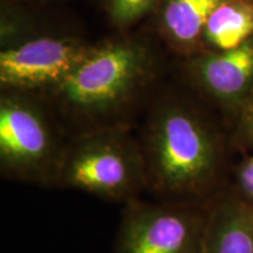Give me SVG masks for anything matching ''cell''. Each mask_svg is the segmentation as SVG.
Listing matches in <instances>:
<instances>
[{
	"label": "cell",
	"instance_id": "obj_1",
	"mask_svg": "<svg viewBox=\"0 0 253 253\" xmlns=\"http://www.w3.org/2000/svg\"><path fill=\"white\" fill-rule=\"evenodd\" d=\"M156 74V54L147 42L115 38L91 45L66 80L41 96L86 131L116 126Z\"/></svg>",
	"mask_w": 253,
	"mask_h": 253
},
{
	"label": "cell",
	"instance_id": "obj_2",
	"mask_svg": "<svg viewBox=\"0 0 253 253\" xmlns=\"http://www.w3.org/2000/svg\"><path fill=\"white\" fill-rule=\"evenodd\" d=\"M147 181L157 192L186 197L203 191L219 163V143L204 116L179 95L156 101L145 122Z\"/></svg>",
	"mask_w": 253,
	"mask_h": 253
},
{
	"label": "cell",
	"instance_id": "obj_3",
	"mask_svg": "<svg viewBox=\"0 0 253 253\" xmlns=\"http://www.w3.org/2000/svg\"><path fill=\"white\" fill-rule=\"evenodd\" d=\"M53 183L112 201H126L148 184L141 143L123 126L79 134L66 145Z\"/></svg>",
	"mask_w": 253,
	"mask_h": 253
},
{
	"label": "cell",
	"instance_id": "obj_4",
	"mask_svg": "<svg viewBox=\"0 0 253 253\" xmlns=\"http://www.w3.org/2000/svg\"><path fill=\"white\" fill-rule=\"evenodd\" d=\"M66 145L48 101L39 94L1 90L0 166L6 176L52 183Z\"/></svg>",
	"mask_w": 253,
	"mask_h": 253
},
{
	"label": "cell",
	"instance_id": "obj_5",
	"mask_svg": "<svg viewBox=\"0 0 253 253\" xmlns=\"http://www.w3.org/2000/svg\"><path fill=\"white\" fill-rule=\"evenodd\" d=\"M90 46L78 37L43 30L0 46L1 90L42 95L54 89L84 58Z\"/></svg>",
	"mask_w": 253,
	"mask_h": 253
},
{
	"label": "cell",
	"instance_id": "obj_6",
	"mask_svg": "<svg viewBox=\"0 0 253 253\" xmlns=\"http://www.w3.org/2000/svg\"><path fill=\"white\" fill-rule=\"evenodd\" d=\"M208 218L191 205L130 202L118 236V253H202Z\"/></svg>",
	"mask_w": 253,
	"mask_h": 253
},
{
	"label": "cell",
	"instance_id": "obj_7",
	"mask_svg": "<svg viewBox=\"0 0 253 253\" xmlns=\"http://www.w3.org/2000/svg\"><path fill=\"white\" fill-rule=\"evenodd\" d=\"M183 74L192 88L238 115L253 91V37L237 48L205 50L184 59Z\"/></svg>",
	"mask_w": 253,
	"mask_h": 253
},
{
	"label": "cell",
	"instance_id": "obj_8",
	"mask_svg": "<svg viewBox=\"0 0 253 253\" xmlns=\"http://www.w3.org/2000/svg\"><path fill=\"white\" fill-rule=\"evenodd\" d=\"M225 0H161L156 11V30L161 39L182 58L204 50L203 34L209 18Z\"/></svg>",
	"mask_w": 253,
	"mask_h": 253
},
{
	"label": "cell",
	"instance_id": "obj_9",
	"mask_svg": "<svg viewBox=\"0 0 253 253\" xmlns=\"http://www.w3.org/2000/svg\"><path fill=\"white\" fill-rule=\"evenodd\" d=\"M202 253H253V207L230 199L208 217Z\"/></svg>",
	"mask_w": 253,
	"mask_h": 253
},
{
	"label": "cell",
	"instance_id": "obj_10",
	"mask_svg": "<svg viewBox=\"0 0 253 253\" xmlns=\"http://www.w3.org/2000/svg\"><path fill=\"white\" fill-rule=\"evenodd\" d=\"M252 37L253 0H225L209 18L203 34V52L237 48Z\"/></svg>",
	"mask_w": 253,
	"mask_h": 253
},
{
	"label": "cell",
	"instance_id": "obj_11",
	"mask_svg": "<svg viewBox=\"0 0 253 253\" xmlns=\"http://www.w3.org/2000/svg\"><path fill=\"white\" fill-rule=\"evenodd\" d=\"M161 0H104L103 8L109 21L119 30L129 28L151 13Z\"/></svg>",
	"mask_w": 253,
	"mask_h": 253
},
{
	"label": "cell",
	"instance_id": "obj_12",
	"mask_svg": "<svg viewBox=\"0 0 253 253\" xmlns=\"http://www.w3.org/2000/svg\"><path fill=\"white\" fill-rule=\"evenodd\" d=\"M236 140L244 148L253 149V91L239 110Z\"/></svg>",
	"mask_w": 253,
	"mask_h": 253
},
{
	"label": "cell",
	"instance_id": "obj_13",
	"mask_svg": "<svg viewBox=\"0 0 253 253\" xmlns=\"http://www.w3.org/2000/svg\"><path fill=\"white\" fill-rule=\"evenodd\" d=\"M238 184L243 195L253 201V156L249 157L240 166L238 171Z\"/></svg>",
	"mask_w": 253,
	"mask_h": 253
},
{
	"label": "cell",
	"instance_id": "obj_14",
	"mask_svg": "<svg viewBox=\"0 0 253 253\" xmlns=\"http://www.w3.org/2000/svg\"><path fill=\"white\" fill-rule=\"evenodd\" d=\"M20 1H38V2H45V1H52V0H20Z\"/></svg>",
	"mask_w": 253,
	"mask_h": 253
}]
</instances>
